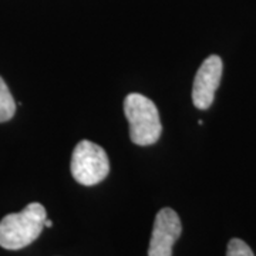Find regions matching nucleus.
Masks as SVG:
<instances>
[{"instance_id": "423d86ee", "label": "nucleus", "mask_w": 256, "mask_h": 256, "mask_svg": "<svg viewBox=\"0 0 256 256\" xmlns=\"http://www.w3.org/2000/svg\"><path fill=\"white\" fill-rule=\"evenodd\" d=\"M16 112V102L4 80L0 77V122L9 121Z\"/></svg>"}, {"instance_id": "f03ea898", "label": "nucleus", "mask_w": 256, "mask_h": 256, "mask_svg": "<svg viewBox=\"0 0 256 256\" xmlns=\"http://www.w3.org/2000/svg\"><path fill=\"white\" fill-rule=\"evenodd\" d=\"M124 112L130 124V138L137 146H152L161 137L162 126L156 106L140 92H131L124 100Z\"/></svg>"}, {"instance_id": "39448f33", "label": "nucleus", "mask_w": 256, "mask_h": 256, "mask_svg": "<svg viewBox=\"0 0 256 256\" xmlns=\"http://www.w3.org/2000/svg\"><path fill=\"white\" fill-rule=\"evenodd\" d=\"M222 67L220 56L214 54L206 57L198 68L192 87V102L198 110H206L212 106L220 87Z\"/></svg>"}, {"instance_id": "20e7f679", "label": "nucleus", "mask_w": 256, "mask_h": 256, "mask_svg": "<svg viewBox=\"0 0 256 256\" xmlns=\"http://www.w3.org/2000/svg\"><path fill=\"white\" fill-rule=\"evenodd\" d=\"M182 224L172 208H162L156 214L148 256H172V248L181 236Z\"/></svg>"}, {"instance_id": "7ed1b4c3", "label": "nucleus", "mask_w": 256, "mask_h": 256, "mask_svg": "<svg viewBox=\"0 0 256 256\" xmlns=\"http://www.w3.org/2000/svg\"><path fill=\"white\" fill-rule=\"evenodd\" d=\"M70 170L77 182L92 186L106 180L110 172V161L100 146L82 140L74 148Z\"/></svg>"}, {"instance_id": "f257e3e1", "label": "nucleus", "mask_w": 256, "mask_h": 256, "mask_svg": "<svg viewBox=\"0 0 256 256\" xmlns=\"http://www.w3.org/2000/svg\"><path fill=\"white\" fill-rule=\"evenodd\" d=\"M47 214L38 202H32L22 212L9 214L0 220V246L18 250L33 244L44 228Z\"/></svg>"}, {"instance_id": "6e6552de", "label": "nucleus", "mask_w": 256, "mask_h": 256, "mask_svg": "<svg viewBox=\"0 0 256 256\" xmlns=\"http://www.w3.org/2000/svg\"><path fill=\"white\" fill-rule=\"evenodd\" d=\"M44 226H46V228H52V226H53V222L50 220H44Z\"/></svg>"}, {"instance_id": "0eeeda50", "label": "nucleus", "mask_w": 256, "mask_h": 256, "mask_svg": "<svg viewBox=\"0 0 256 256\" xmlns=\"http://www.w3.org/2000/svg\"><path fill=\"white\" fill-rule=\"evenodd\" d=\"M226 256H255L252 249L242 239L234 238L229 240Z\"/></svg>"}]
</instances>
